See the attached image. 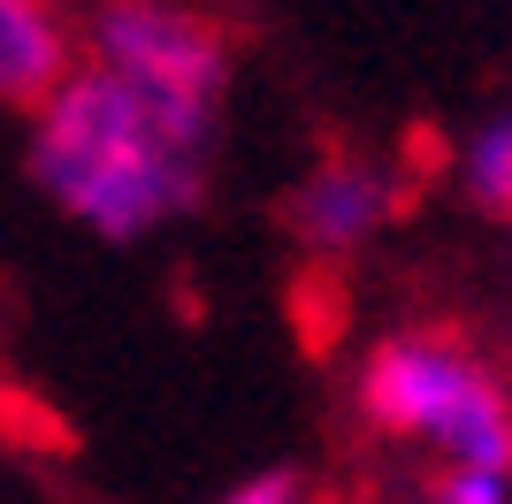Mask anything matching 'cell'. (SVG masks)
<instances>
[{"label":"cell","mask_w":512,"mask_h":504,"mask_svg":"<svg viewBox=\"0 0 512 504\" xmlns=\"http://www.w3.org/2000/svg\"><path fill=\"white\" fill-rule=\"evenodd\" d=\"M222 138L192 130L115 69L77 62L31 107V184L107 245H146L207 199Z\"/></svg>","instance_id":"1"},{"label":"cell","mask_w":512,"mask_h":504,"mask_svg":"<svg viewBox=\"0 0 512 504\" xmlns=\"http://www.w3.org/2000/svg\"><path fill=\"white\" fill-rule=\"evenodd\" d=\"M360 420L451 466L512 474V382L459 329H390L360 359Z\"/></svg>","instance_id":"2"},{"label":"cell","mask_w":512,"mask_h":504,"mask_svg":"<svg viewBox=\"0 0 512 504\" xmlns=\"http://www.w3.org/2000/svg\"><path fill=\"white\" fill-rule=\"evenodd\" d=\"M85 62L115 69L123 84H138L146 100H161L192 130L222 138L237 62H230V31L199 16L192 0H107V8H92Z\"/></svg>","instance_id":"3"},{"label":"cell","mask_w":512,"mask_h":504,"mask_svg":"<svg viewBox=\"0 0 512 504\" xmlns=\"http://www.w3.org/2000/svg\"><path fill=\"white\" fill-rule=\"evenodd\" d=\"M406 199H413L406 168L367 161V153H321L299 184H291L283 222H291V237H299L306 252L344 260V252H367V245H375V237L406 214Z\"/></svg>","instance_id":"4"},{"label":"cell","mask_w":512,"mask_h":504,"mask_svg":"<svg viewBox=\"0 0 512 504\" xmlns=\"http://www.w3.org/2000/svg\"><path fill=\"white\" fill-rule=\"evenodd\" d=\"M77 69L69 23L54 0H0V107H31Z\"/></svg>","instance_id":"5"},{"label":"cell","mask_w":512,"mask_h":504,"mask_svg":"<svg viewBox=\"0 0 512 504\" xmlns=\"http://www.w3.org/2000/svg\"><path fill=\"white\" fill-rule=\"evenodd\" d=\"M459 191H467L482 214L512 222V100L474 130L467 146H459Z\"/></svg>","instance_id":"6"},{"label":"cell","mask_w":512,"mask_h":504,"mask_svg":"<svg viewBox=\"0 0 512 504\" xmlns=\"http://www.w3.org/2000/svg\"><path fill=\"white\" fill-rule=\"evenodd\" d=\"M428 504H512V474H490V466H451L436 459L421 482Z\"/></svg>","instance_id":"7"},{"label":"cell","mask_w":512,"mask_h":504,"mask_svg":"<svg viewBox=\"0 0 512 504\" xmlns=\"http://www.w3.org/2000/svg\"><path fill=\"white\" fill-rule=\"evenodd\" d=\"M222 504H314V474L306 466H260V474L222 489Z\"/></svg>","instance_id":"8"}]
</instances>
